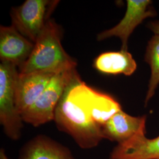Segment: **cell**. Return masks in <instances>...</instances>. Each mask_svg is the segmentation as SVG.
<instances>
[{
	"label": "cell",
	"instance_id": "14",
	"mask_svg": "<svg viewBox=\"0 0 159 159\" xmlns=\"http://www.w3.org/2000/svg\"><path fill=\"white\" fill-rule=\"evenodd\" d=\"M144 60L151 68V76L145 100L146 105L153 96L159 84V35L155 34L148 43Z\"/></svg>",
	"mask_w": 159,
	"mask_h": 159
},
{
	"label": "cell",
	"instance_id": "13",
	"mask_svg": "<svg viewBox=\"0 0 159 159\" xmlns=\"http://www.w3.org/2000/svg\"><path fill=\"white\" fill-rule=\"evenodd\" d=\"M90 106L93 119L101 127L114 114L121 110L119 102L112 97L93 89L90 95Z\"/></svg>",
	"mask_w": 159,
	"mask_h": 159
},
{
	"label": "cell",
	"instance_id": "10",
	"mask_svg": "<svg viewBox=\"0 0 159 159\" xmlns=\"http://www.w3.org/2000/svg\"><path fill=\"white\" fill-rule=\"evenodd\" d=\"M110 159H159V136L148 139L146 131L140 132L128 141L117 144Z\"/></svg>",
	"mask_w": 159,
	"mask_h": 159
},
{
	"label": "cell",
	"instance_id": "9",
	"mask_svg": "<svg viewBox=\"0 0 159 159\" xmlns=\"http://www.w3.org/2000/svg\"><path fill=\"white\" fill-rule=\"evenodd\" d=\"M146 116H132L121 110L114 114L102 127L103 139L118 144L130 140L137 133L146 131Z\"/></svg>",
	"mask_w": 159,
	"mask_h": 159
},
{
	"label": "cell",
	"instance_id": "7",
	"mask_svg": "<svg viewBox=\"0 0 159 159\" xmlns=\"http://www.w3.org/2000/svg\"><path fill=\"white\" fill-rule=\"evenodd\" d=\"M34 47V43L21 34L12 25L0 27V60L18 69L27 62Z\"/></svg>",
	"mask_w": 159,
	"mask_h": 159
},
{
	"label": "cell",
	"instance_id": "6",
	"mask_svg": "<svg viewBox=\"0 0 159 159\" xmlns=\"http://www.w3.org/2000/svg\"><path fill=\"white\" fill-rule=\"evenodd\" d=\"M148 0H127L125 15L118 24L113 28L98 34L97 40L102 41L112 37H119L121 41V50H127L129 38L134 29L148 17H153L156 12Z\"/></svg>",
	"mask_w": 159,
	"mask_h": 159
},
{
	"label": "cell",
	"instance_id": "3",
	"mask_svg": "<svg viewBox=\"0 0 159 159\" xmlns=\"http://www.w3.org/2000/svg\"><path fill=\"white\" fill-rule=\"evenodd\" d=\"M77 76L75 68L55 74L36 102L21 115L23 121L39 127L54 120L58 103L68 85Z\"/></svg>",
	"mask_w": 159,
	"mask_h": 159
},
{
	"label": "cell",
	"instance_id": "2",
	"mask_svg": "<svg viewBox=\"0 0 159 159\" xmlns=\"http://www.w3.org/2000/svg\"><path fill=\"white\" fill-rule=\"evenodd\" d=\"M62 32L55 21L49 20L41 31L27 62L18 69L20 74L48 72L56 74L76 68L77 63L63 48Z\"/></svg>",
	"mask_w": 159,
	"mask_h": 159
},
{
	"label": "cell",
	"instance_id": "16",
	"mask_svg": "<svg viewBox=\"0 0 159 159\" xmlns=\"http://www.w3.org/2000/svg\"><path fill=\"white\" fill-rule=\"evenodd\" d=\"M0 159H11L6 154V151L4 148L0 150Z\"/></svg>",
	"mask_w": 159,
	"mask_h": 159
},
{
	"label": "cell",
	"instance_id": "1",
	"mask_svg": "<svg viewBox=\"0 0 159 159\" xmlns=\"http://www.w3.org/2000/svg\"><path fill=\"white\" fill-rule=\"evenodd\" d=\"M91 89L77 76L66 90L54 113L58 129L68 134L83 149L96 148L103 139L102 127L91 116Z\"/></svg>",
	"mask_w": 159,
	"mask_h": 159
},
{
	"label": "cell",
	"instance_id": "15",
	"mask_svg": "<svg viewBox=\"0 0 159 159\" xmlns=\"http://www.w3.org/2000/svg\"><path fill=\"white\" fill-rule=\"evenodd\" d=\"M147 26L154 34L159 35V21L150 22L148 24Z\"/></svg>",
	"mask_w": 159,
	"mask_h": 159
},
{
	"label": "cell",
	"instance_id": "8",
	"mask_svg": "<svg viewBox=\"0 0 159 159\" xmlns=\"http://www.w3.org/2000/svg\"><path fill=\"white\" fill-rule=\"evenodd\" d=\"M55 74L48 72L19 73L16 87V103L21 116L36 102Z\"/></svg>",
	"mask_w": 159,
	"mask_h": 159
},
{
	"label": "cell",
	"instance_id": "4",
	"mask_svg": "<svg viewBox=\"0 0 159 159\" xmlns=\"http://www.w3.org/2000/svg\"><path fill=\"white\" fill-rule=\"evenodd\" d=\"M19 71L8 63L0 64V123L6 136L18 140L21 136L23 120L16 103V87Z\"/></svg>",
	"mask_w": 159,
	"mask_h": 159
},
{
	"label": "cell",
	"instance_id": "5",
	"mask_svg": "<svg viewBox=\"0 0 159 159\" xmlns=\"http://www.w3.org/2000/svg\"><path fill=\"white\" fill-rule=\"evenodd\" d=\"M58 2V1L27 0L22 5L12 8V25L35 43Z\"/></svg>",
	"mask_w": 159,
	"mask_h": 159
},
{
	"label": "cell",
	"instance_id": "11",
	"mask_svg": "<svg viewBox=\"0 0 159 159\" xmlns=\"http://www.w3.org/2000/svg\"><path fill=\"white\" fill-rule=\"evenodd\" d=\"M19 159H75L69 148L49 137L39 134L21 148Z\"/></svg>",
	"mask_w": 159,
	"mask_h": 159
},
{
	"label": "cell",
	"instance_id": "12",
	"mask_svg": "<svg viewBox=\"0 0 159 159\" xmlns=\"http://www.w3.org/2000/svg\"><path fill=\"white\" fill-rule=\"evenodd\" d=\"M93 66L103 74H124L129 76L136 71L137 64L130 52L121 50L100 54L95 58Z\"/></svg>",
	"mask_w": 159,
	"mask_h": 159
}]
</instances>
